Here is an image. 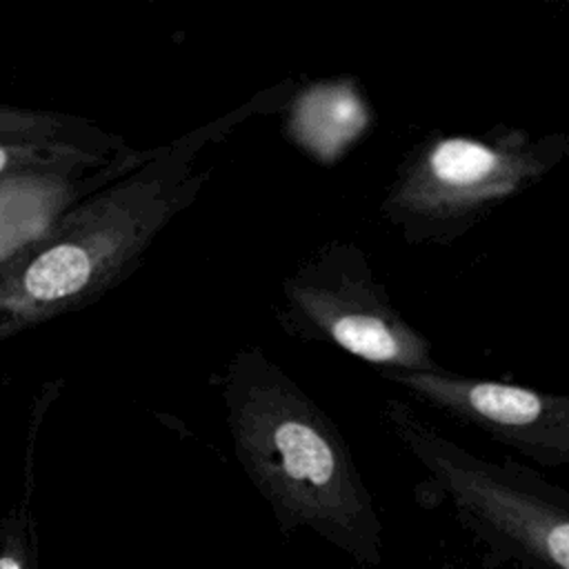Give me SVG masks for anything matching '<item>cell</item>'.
I'll return each mask as SVG.
<instances>
[{
	"instance_id": "8992f818",
	"label": "cell",
	"mask_w": 569,
	"mask_h": 569,
	"mask_svg": "<svg viewBox=\"0 0 569 569\" xmlns=\"http://www.w3.org/2000/svg\"><path fill=\"white\" fill-rule=\"evenodd\" d=\"M380 376L420 405L487 433L538 465H569V393L471 378L447 369Z\"/></svg>"
},
{
	"instance_id": "ba28073f",
	"label": "cell",
	"mask_w": 569,
	"mask_h": 569,
	"mask_svg": "<svg viewBox=\"0 0 569 569\" xmlns=\"http://www.w3.org/2000/svg\"><path fill=\"white\" fill-rule=\"evenodd\" d=\"M122 153H98V151H89L71 144L0 138V178L22 173V171H42V169L104 167Z\"/></svg>"
},
{
	"instance_id": "5b68a950",
	"label": "cell",
	"mask_w": 569,
	"mask_h": 569,
	"mask_svg": "<svg viewBox=\"0 0 569 569\" xmlns=\"http://www.w3.org/2000/svg\"><path fill=\"white\" fill-rule=\"evenodd\" d=\"M276 318L289 336L333 345L380 373L445 369L431 340L400 313L356 242H327L300 262L282 282Z\"/></svg>"
},
{
	"instance_id": "7a4b0ae2",
	"label": "cell",
	"mask_w": 569,
	"mask_h": 569,
	"mask_svg": "<svg viewBox=\"0 0 569 569\" xmlns=\"http://www.w3.org/2000/svg\"><path fill=\"white\" fill-rule=\"evenodd\" d=\"M220 389L238 462L280 531L309 529L378 565L382 522L336 422L260 347L229 360Z\"/></svg>"
},
{
	"instance_id": "9c48e42d",
	"label": "cell",
	"mask_w": 569,
	"mask_h": 569,
	"mask_svg": "<svg viewBox=\"0 0 569 569\" xmlns=\"http://www.w3.org/2000/svg\"><path fill=\"white\" fill-rule=\"evenodd\" d=\"M0 569H40L38 536L29 507H18L0 522Z\"/></svg>"
},
{
	"instance_id": "6da1fadb",
	"label": "cell",
	"mask_w": 569,
	"mask_h": 569,
	"mask_svg": "<svg viewBox=\"0 0 569 569\" xmlns=\"http://www.w3.org/2000/svg\"><path fill=\"white\" fill-rule=\"evenodd\" d=\"M293 80L267 87L231 111L151 147L147 158L73 209L0 267V342L78 311L131 276L151 242L213 173L202 153L249 118L284 104Z\"/></svg>"
},
{
	"instance_id": "52a82bcc",
	"label": "cell",
	"mask_w": 569,
	"mask_h": 569,
	"mask_svg": "<svg viewBox=\"0 0 569 569\" xmlns=\"http://www.w3.org/2000/svg\"><path fill=\"white\" fill-rule=\"evenodd\" d=\"M149 149H129L104 167L22 171L0 178V267L47 236L78 202L124 176Z\"/></svg>"
},
{
	"instance_id": "277c9868",
	"label": "cell",
	"mask_w": 569,
	"mask_h": 569,
	"mask_svg": "<svg viewBox=\"0 0 569 569\" xmlns=\"http://www.w3.org/2000/svg\"><path fill=\"white\" fill-rule=\"evenodd\" d=\"M382 418L460 522L493 551L522 569H569V507L542 487V476L471 453L405 400L387 398Z\"/></svg>"
},
{
	"instance_id": "3957f363",
	"label": "cell",
	"mask_w": 569,
	"mask_h": 569,
	"mask_svg": "<svg viewBox=\"0 0 569 569\" xmlns=\"http://www.w3.org/2000/svg\"><path fill=\"white\" fill-rule=\"evenodd\" d=\"M567 158L569 131H436L402 156L378 211L405 242L449 247Z\"/></svg>"
},
{
	"instance_id": "30bf717a",
	"label": "cell",
	"mask_w": 569,
	"mask_h": 569,
	"mask_svg": "<svg viewBox=\"0 0 569 569\" xmlns=\"http://www.w3.org/2000/svg\"><path fill=\"white\" fill-rule=\"evenodd\" d=\"M542 487H545L553 498H558L560 502H565V505L569 507V489L558 487V485H551V482H549V480H545V478H542Z\"/></svg>"
}]
</instances>
